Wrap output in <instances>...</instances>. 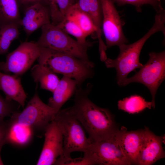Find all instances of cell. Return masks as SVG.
Listing matches in <instances>:
<instances>
[{
    "label": "cell",
    "mask_w": 165,
    "mask_h": 165,
    "mask_svg": "<svg viewBox=\"0 0 165 165\" xmlns=\"http://www.w3.org/2000/svg\"><path fill=\"white\" fill-rule=\"evenodd\" d=\"M92 86L88 83L85 89L77 86L74 105L69 108L87 133L91 142L110 139L119 128L108 109L98 107L89 99Z\"/></svg>",
    "instance_id": "6da1fadb"
},
{
    "label": "cell",
    "mask_w": 165,
    "mask_h": 165,
    "mask_svg": "<svg viewBox=\"0 0 165 165\" xmlns=\"http://www.w3.org/2000/svg\"><path fill=\"white\" fill-rule=\"evenodd\" d=\"M39 47L38 64L55 73L62 74L74 79L77 86H81L86 80L93 77L95 65L90 61L84 60L63 52Z\"/></svg>",
    "instance_id": "7a4b0ae2"
},
{
    "label": "cell",
    "mask_w": 165,
    "mask_h": 165,
    "mask_svg": "<svg viewBox=\"0 0 165 165\" xmlns=\"http://www.w3.org/2000/svg\"><path fill=\"white\" fill-rule=\"evenodd\" d=\"M159 31L165 32V23L161 19L156 18L152 26L143 36L132 44L119 45V53L117 57L114 59L107 58L104 61L107 68L116 69L117 83L119 86H123L124 82L131 72L143 66L139 60L142 49L147 40Z\"/></svg>",
    "instance_id": "3957f363"
},
{
    "label": "cell",
    "mask_w": 165,
    "mask_h": 165,
    "mask_svg": "<svg viewBox=\"0 0 165 165\" xmlns=\"http://www.w3.org/2000/svg\"><path fill=\"white\" fill-rule=\"evenodd\" d=\"M41 34L36 42L38 46L63 52L78 58L90 61L87 54L88 49L93 43H81L75 40L57 25L51 22L41 28Z\"/></svg>",
    "instance_id": "277c9868"
},
{
    "label": "cell",
    "mask_w": 165,
    "mask_h": 165,
    "mask_svg": "<svg viewBox=\"0 0 165 165\" xmlns=\"http://www.w3.org/2000/svg\"><path fill=\"white\" fill-rule=\"evenodd\" d=\"M53 120L60 128L63 137V152L59 157H70L72 152L86 151L91 141L69 108L60 110Z\"/></svg>",
    "instance_id": "5b68a950"
},
{
    "label": "cell",
    "mask_w": 165,
    "mask_h": 165,
    "mask_svg": "<svg viewBox=\"0 0 165 165\" xmlns=\"http://www.w3.org/2000/svg\"><path fill=\"white\" fill-rule=\"evenodd\" d=\"M149 56L147 63L133 76L126 79L123 86L133 82L143 84L151 93L152 108H154L157 90L165 78V51L151 52Z\"/></svg>",
    "instance_id": "8992f818"
},
{
    "label": "cell",
    "mask_w": 165,
    "mask_h": 165,
    "mask_svg": "<svg viewBox=\"0 0 165 165\" xmlns=\"http://www.w3.org/2000/svg\"><path fill=\"white\" fill-rule=\"evenodd\" d=\"M58 112L44 103L36 92L22 112L13 113L10 123L44 132Z\"/></svg>",
    "instance_id": "52a82bcc"
},
{
    "label": "cell",
    "mask_w": 165,
    "mask_h": 165,
    "mask_svg": "<svg viewBox=\"0 0 165 165\" xmlns=\"http://www.w3.org/2000/svg\"><path fill=\"white\" fill-rule=\"evenodd\" d=\"M40 48L36 42L25 41L7 55L5 61L0 62V71L22 75L38 59Z\"/></svg>",
    "instance_id": "ba28073f"
},
{
    "label": "cell",
    "mask_w": 165,
    "mask_h": 165,
    "mask_svg": "<svg viewBox=\"0 0 165 165\" xmlns=\"http://www.w3.org/2000/svg\"><path fill=\"white\" fill-rule=\"evenodd\" d=\"M84 155L90 159L93 165H129L114 137L92 142Z\"/></svg>",
    "instance_id": "9c48e42d"
},
{
    "label": "cell",
    "mask_w": 165,
    "mask_h": 165,
    "mask_svg": "<svg viewBox=\"0 0 165 165\" xmlns=\"http://www.w3.org/2000/svg\"><path fill=\"white\" fill-rule=\"evenodd\" d=\"M102 30L107 48L127 44L128 40L123 30V23L113 0H101Z\"/></svg>",
    "instance_id": "30bf717a"
},
{
    "label": "cell",
    "mask_w": 165,
    "mask_h": 165,
    "mask_svg": "<svg viewBox=\"0 0 165 165\" xmlns=\"http://www.w3.org/2000/svg\"><path fill=\"white\" fill-rule=\"evenodd\" d=\"M45 140L37 165H54L63 152V137L61 130L53 120L44 132Z\"/></svg>",
    "instance_id": "8fae6325"
},
{
    "label": "cell",
    "mask_w": 165,
    "mask_h": 165,
    "mask_svg": "<svg viewBox=\"0 0 165 165\" xmlns=\"http://www.w3.org/2000/svg\"><path fill=\"white\" fill-rule=\"evenodd\" d=\"M139 151L137 165H151L165 157L164 136H158L145 127Z\"/></svg>",
    "instance_id": "7c38bea8"
},
{
    "label": "cell",
    "mask_w": 165,
    "mask_h": 165,
    "mask_svg": "<svg viewBox=\"0 0 165 165\" xmlns=\"http://www.w3.org/2000/svg\"><path fill=\"white\" fill-rule=\"evenodd\" d=\"M144 132V129L129 131L123 126L119 129L114 136L129 165H137Z\"/></svg>",
    "instance_id": "4fadbf2b"
},
{
    "label": "cell",
    "mask_w": 165,
    "mask_h": 165,
    "mask_svg": "<svg viewBox=\"0 0 165 165\" xmlns=\"http://www.w3.org/2000/svg\"><path fill=\"white\" fill-rule=\"evenodd\" d=\"M24 13L20 25L28 36L43 26L51 22L49 6L43 3H37L27 7Z\"/></svg>",
    "instance_id": "5bb4252c"
},
{
    "label": "cell",
    "mask_w": 165,
    "mask_h": 165,
    "mask_svg": "<svg viewBox=\"0 0 165 165\" xmlns=\"http://www.w3.org/2000/svg\"><path fill=\"white\" fill-rule=\"evenodd\" d=\"M19 76L14 74L10 75L0 71V90L4 92L7 99L16 101L24 107L27 96Z\"/></svg>",
    "instance_id": "9a60e30c"
},
{
    "label": "cell",
    "mask_w": 165,
    "mask_h": 165,
    "mask_svg": "<svg viewBox=\"0 0 165 165\" xmlns=\"http://www.w3.org/2000/svg\"><path fill=\"white\" fill-rule=\"evenodd\" d=\"M80 8L90 18L96 29L99 42L100 55H106L107 48L101 38V27L102 21V10L101 0H78L76 2Z\"/></svg>",
    "instance_id": "2e32d148"
},
{
    "label": "cell",
    "mask_w": 165,
    "mask_h": 165,
    "mask_svg": "<svg viewBox=\"0 0 165 165\" xmlns=\"http://www.w3.org/2000/svg\"><path fill=\"white\" fill-rule=\"evenodd\" d=\"M77 86L74 79L63 75L53 92V96L48 100V105L57 111L75 92Z\"/></svg>",
    "instance_id": "e0dca14e"
},
{
    "label": "cell",
    "mask_w": 165,
    "mask_h": 165,
    "mask_svg": "<svg viewBox=\"0 0 165 165\" xmlns=\"http://www.w3.org/2000/svg\"><path fill=\"white\" fill-rule=\"evenodd\" d=\"M18 0H0V28L10 25L21 26Z\"/></svg>",
    "instance_id": "ac0fdd59"
},
{
    "label": "cell",
    "mask_w": 165,
    "mask_h": 165,
    "mask_svg": "<svg viewBox=\"0 0 165 165\" xmlns=\"http://www.w3.org/2000/svg\"><path fill=\"white\" fill-rule=\"evenodd\" d=\"M31 72L34 81L39 84L41 88L52 93L60 80L55 73L38 64L32 68Z\"/></svg>",
    "instance_id": "d6986e66"
},
{
    "label": "cell",
    "mask_w": 165,
    "mask_h": 165,
    "mask_svg": "<svg viewBox=\"0 0 165 165\" xmlns=\"http://www.w3.org/2000/svg\"><path fill=\"white\" fill-rule=\"evenodd\" d=\"M64 17L77 24L87 36L96 32V28L91 19L80 8L76 3L68 10Z\"/></svg>",
    "instance_id": "ffe728a7"
},
{
    "label": "cell",
    "mask_w": 165,
    "mask_h": 165,
    "mask_svg": "<svg viewBox=\"0 0 165 165\" xmlns=\"http://www.w3.org/2000/svg\"><path fill=\"white\" fill-rule=\"evenodd\" d=\"M118 108L130 114L138 113L146 108H152L151 101H148L141 96L134 95L126 97L118 102Z\"/></svg>",
    "instance_id": "44dd1931"
},
{
    "label": "cell",
    "mask_w": 165,
    "mask_h": 165,
    "mask_svg": "<svg viewBox=\"0 0 165 165\" xmlns=\"http://www.w3.org/2000/svg\"><path fill=\"white\" fill-rule=\"evenodd\" d=\"M20 27L10 25L0 28V55L7 53L12 42L18 38Z\"/></svg>",
    "instance_id": "7402d4cb"
},
{
    "label": "cell",
    "mask_w": 165,
    "mask_h": 165,
    "mask_svg": "<svg viewBox=\"0 0 165 165\" xmlns=\"http://www.w3.org/2000/svg\"><path fill=\"white\" fill-rule=\"evenodd\" d=\"M57 25L67 34L75 37L80 43L84 44L88 42L86 40L87 36L80 27L73 21L65 18Z\"/></svg>",
    "instance_id": "603a6c76"
},
{
    "label": "cell",
    "mask_w": 165,
    "mask_h": 165,
    "mask_svg": "<svg viewBox=\"0 0 165 165\" xmlns=\"http://www.w3.org/2000/svg\"><path fill=\"white\" fill-rule=\"evenodd\" d=\"M118 6L130 4L134 6L139 13L142 11V7L145 5L152 6L156 12L162 10L163 8L160 0H113Z\"/></svg>",
    "instance_id": "cb8c5ba5"
},
{
    "label": "cell",
    "mask_w": 165,
    "mask_h": 165,
    "mask_svg": "<svg viewBox=\"0 0 165 165\" xmlns=\"http://www.w3.org/2000/svg\"><path fill=\"white\" fill-rule=\"evenodd\" d=\"M54 165H93L90 159L84 155L83 157L72 158L59 157Z\"/></svg>",
    "instance_id": "d4e9b609"
},
{
    "label": "cell",
    "mask_w": 165,
    "mask_h": 165,
    "mask_svg": "<svg viewBox=\"0 0 165 165\" xmlns=\"http://www.w3.org/2000/svg\"><path fill=\"white\" fill-rule=\"evenodd\" d=\"M12 101L4 98L0 94V122L13 113V107Z\"/></svg>",
    "instance_id": "484cf974"
},
{
    "label": "cell",
    "mask_w": 165,
    "mask_h": 165,
    "mask_svg": "<svg viewBox=\"0 0 165 165\" xmlns=\"http://www.w3.org/2000/svg\"><path fill=\"white\" fill-rule=\"evenodd\" d=\"M8 123L2 121L0 122V147H2L8 142L11 128Z\"/></svg>",
    "instance_id": "4316f807"
},
{
    "label": "cell",
    "mask_w": 165,
    "mask_h": 165,
    "mask_svg": "<svg viewBox=\"0 0 165 165\" xmlns=\"http://www.w3.org/2000/svg\"><path fill=\"white\" fill-rule=\"evenodd\" d=\"M77 0H56V1L61 14L64 17L68 10L71 6L76 3Z\"/></svg>",
    "instance_id": "83f0119b"
},
{
    "label": "cell",
    "mask_w": 165,
    "mask_h": 165,
    "mask_svg": "<svg viewBox=\"0 0 165 165\" xmlns=\"http://www.w3.org/2000/svg\"><path fill=\"white\" fill-rule=\"evenodd\" d=\"M49 8L50 15L53 18L59 16L60 11L57 3L56 0H46Z\"/></svg>",
    "instance_id": "f1b7e54d"
},
{
    "label": "cell",
    "mask_w": 165,
    "mask_h": 165,
    "mask_svg": "<svg viewBox=\"0 0 165 165\" xmlns=\"http://www.w3.org/2000/svg\"><path fill=\"white\" fill-rule=\"evenodd\" d=\"M18 1L19 3L25 7V9L37 3H41L48 6L46 0H18Z\"/></svg>",
    "instance_id": "f546056e"
},
{
    "label": "cell",
    "mask_w": 165,
    "mask_h": 165,
    "mask_svg": "<svg viewBox=\"0 0 165 165\" xmlns=\"http://www.w3.org/2000/svg\"><path fill=\"white\" fill-rule=\"evenodd\" d=\"M2 147H0V165H3V163L2 162V160L1 156V150L2 148Z\"/></svg>",
    "instance_id": "4dcf8cb0"
}]
</instances>
